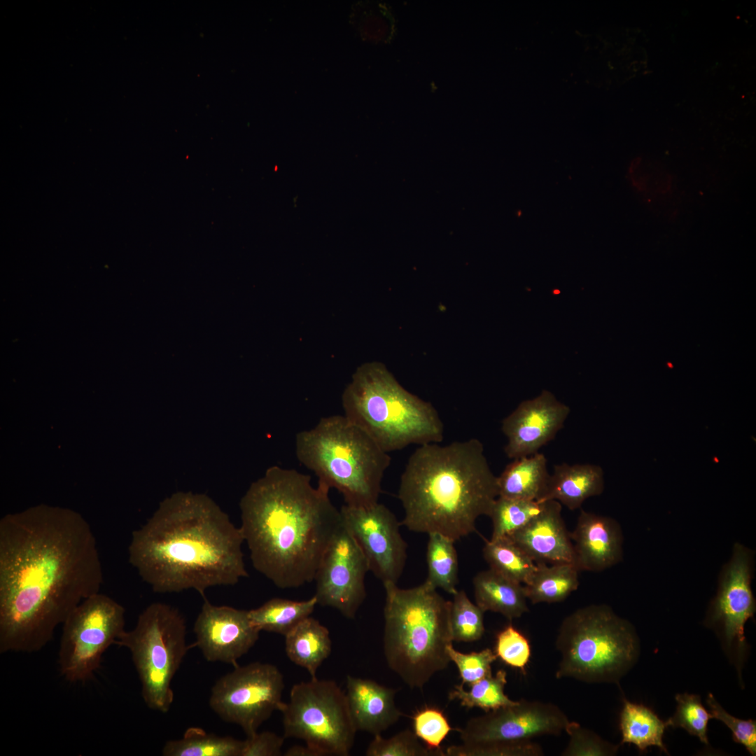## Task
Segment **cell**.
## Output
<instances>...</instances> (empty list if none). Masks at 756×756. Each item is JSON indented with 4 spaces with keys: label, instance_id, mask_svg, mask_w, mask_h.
I'll return each mask as SVG.
<instances>
[{
    "label": "cell",
    "instance_id": "ac0fdd59",
    "mask_svg": "<svg viewBox=\"0 0 756 756\" xmlns=\"http://www.w3.org/2000/svg\"><path fill=\"white\" fill-rule=\"evenodd\" d=\"M570 412L568 405L548 391L520 402L502 421L506 456L512 460L538 452L555 438Z\"/></svg>",
    "mask_w": 756,
    "mask_h": 756
},
{
    "label": "cell",
    "instance_id": "836d02e7",
    "mask_svg": "<svg viewBox=\"0 0 756 756\" xmlns=\"http://www.w3.org/2000/svg\"><path fill=\"white\" fill-rule=\"evenodd\" d=\"M453 595L451 606V626L453 641L473 642L484 633V612L474 604L463 590Z\"/></svg>",
    "mask_w": 756,
    "mask_h": 756
},
{
    "label": "cell",
    "instance_id": "44dd1931",
    "mask_svg": "<svg viewBox=\"0 0 756 756\" xmlns=\"http://www.w3.org/2000/svg\"><path fill=\"white\" fill-rule=\"evenodd\" d=\"M346 699L357 731L381 734L403 715L395 704L396 690L374 680L346 677Z\"/></svg>",
    "mask_w": 756,
    "mask_h": 756
},
{
    "label": "cell",
    "instance_id": "ffe728a7",
    "mask_svg": "<svg viewBox=\"0 0 756 756\" xmlns=\"http://www.w3.org/2000/svg\"><path fill=\"white\" fill-rule=\"evenodd\" d=\"M561 510L559 502L545 501L538 514L507 537L536 563L573 564L570 533L566 527Z\"/></svg>",
    "mask_w": 756,
    "mask_h": 756
},
{
    "label": "cell",
    "instance_id": "8d00e7d4",
    "mask_svg": "<svg viewBox=\"0 0 756 756\" xmlns=\"http://www.w3.org/2000/svg\"><path fill=\"white\" fill-rule=\"evenodd\" d=\"M368 756H442V750H433L423 746L414 732L405 729L396 735L384 738L381 734L374 735L369 744Z\"/></svg>",
    "mask_w": 756,
    "mask_h": 756
},
{
    "label": "cell",
    "instance_id": "ba28073f",
    "mask_svg": "<svg viewBox=\"0 0 756 756\" xmlns=\"http://www.w3.org/2000/svg\"><path fill=\"white\" fill-rule=\"evenodd\" d=\"M555 646L561 655L555 677L587 683L618 682L638 654L634 627L606 605L584 606L566 617Z\"/></svg>",
    "mask_w": 756,
    "mask_h": 756
},
{
    "label": "cell",
    "instance_id": "277c9868",
    "mask_svg": "<svg viewBox=\"0 0 756 756\" xmlns=\"http://www.w3.org/2000/svg\"><path fill=\"white\" fill-rule=\"evenodd\" d=\"M498 496L497 476L477 438L419 445L401 475L398 497L410 531L458 540L476 530Z\"/></svg>",
    "mask_w": 756,
    "mask_h": 756
},
{
    "label": "cell",
    "instance_id": "9a60e30c",
    "mask_svg": "<svg viewBox=\"0 0 756 756\" xmlns=\"http://www.w3.org/2000/svg\"><path fill=\"white\" fill-rule=\"evenodd\" d=\"M556 705L522 699L510 706L486 712L456 729L463 743L531 739L542 735H559L569 723Z\"/></svg>",
    "mask_w": 756,
    "mask_h": 756
},
{
    "label": "cell",
    "instance_id": "d590c367",
    "mask_svg": "<svg viewBox=\"0 0 756 756\" xmlns=\"http://www.w3.org/2000/svg\"><path fill=\"white\" fill-rule=\"evenodd\" d=\"M678 703L674 715L666 722V726L682 727L691 735L697 736L700 741L708 744L707 726L713 718L704 707L700 696L687 693L676 696Z\"/></svg>",
    "mask_w": 756,
    "mask_h": 756
},
{
    "label": "cell",
    "instance_id": "6da1fadb",
    "mask_svg": "<svg viewBox=\"0 0 756 756\" xmlns=\"http://www.w3.org/2000/svg\"><path fill=\"white\" fill-rule=\"evenodd\" d=\"M102 583L96 538L80 516L42 508L4 517L0 652L41 650Z\"/></svg>",
    "mask_w": 756,
    "mask_h": 756
},
{
    "label": "cell",
    "instance_id": "484cf974",
    "mask_svg": "<svg viewBox=\"0 0 756 756\" xmlns=\"http://www.w3.org/2000/svg\"><path fill=\"white\" fill-rule=\"evenodd\" d=\"M536 564L534 573L523 584L531 603L561 602L578 588L580 571L573 564Z\"/></svg>",
    "mask_w": 756,
    "mask_h": 756
},
{
    "label": "cell",
    "instance_id": "60d3db41",
    "mask_svg": "<svg viewBox=\"0 0 756 756\" xmlns=\"http://www.w3.org/2000/svg\"><path fill=\"white\" fill-rule=\"evenodd\" d=\"M495 653L506 664L524 671L530 659L531 648L528 639L509 624L497 635Z\"/></svg>",
    "mask_w": 756,
    "mask_h": 756
},
{
    "label": "cell",
    "instance_id": "52a82bcc",
    "mask_svg": "<svg viewBox=\"0 0 756 756\" xmlns=\"http://www.w3.org/2000/svg\"><path fill=\"white\" fill-rule=\"evenodd\" d=\"M295 453L318 482L342 493L345 505L367 507L378 503L391 457L344 415L322 418L312 429L298 433Z\"/></svg>",
    "mask_w": 756,
    "mask_h": 756
},
{
    "label": "cell",
    "instance_id": "5bb4252c",
    "mask_svg": "<svg viewBox=\"0 0 756 756\" xmlns=\"http://www.w3.org/2000/svg\"><path fill=\"white\" fill-rule=\"evenodd\" d=\"M340 511L344 526L366 559L369 570L383 584H397L405 566L407 545L395 514L379 503L367 507L344 505Z\"/></svg>",
    "mask_w": 756,
    "mask_h": 756
},
{
    "label": "cell",
    "instance_id": "30bf717a",
    "mask_svg": "<svg viewBox=\"0 0 756 756\" xmlns=\"http://www.w3.org/2000/svg\"><path fill=\"white\" fill-rule=\"evenodd\" d=\"M284 736L303 740L319 756L349 755L357 732L346 693L332 680L294 685L283 703Z\"/></svg>",
    "mask_w": 756,
    "mask_h": 756
},
{
    "label": "cell",
    "instance_id": "603a6c76",
    "mask_svg": "<svg viewBox=\"0 0 756 756\" xmlns=\"http://www.w3.org/2000/svg\"><path fill=\"white\" fill-rule=\"evenodd\" d=\"M476 604L485 612L500 613L509 620L528 612L524 585L489 568L473 578Z\"/></svg>",
    "mask_w": 756,
    "mask_h": 756
},
{
    "label": "cell",
    "instance_id": "f35d334b",
    "mask_svg": "<svg viewBox=\"0 0 756 756\" xmlns=\"http://www.w3.org/2000/svg\"><path fill=\"white\" fill-rule=\"evenodd\" d=\"M414 732L426 747L440 750V744L453 729L443 712L438 708L426 707L413 716Z\"/></svg>",
    "mask_w": 756,
    "mask_h": 756
},
{
    "label": "cell",
    "instance_id": "9c48e42d",
    "mask_svg": "<svg viewBox=\"0 0 756 756\" xmlns=\"http://www.w3.org/2000/svg\"><path fill=\"white\" fill-rule=\"evenodd\" d=\"M186 623L178 610L155 602L139 615L133 629L125 631L116 640L127 648L141 684L146 706L163 713L174 701L172 681L188 650Z\"/></svg>",
    "mask_w": 756,
    "mask_h": 756
},
{
    "label": "cell",
    "instance_id": "74e56055",
    "mask_svg": "<svg viewBox=\"0 0 756 756\" xmlns=\"http://www.w3.org/2000/svg\"><path fill=\"white\" fill-rule=\"evenodd\" d=\"M565 732L569 741L561 753L562 756H606L616 754L618 746L601 738L594 732L576 722L570 721Z\"/></svg>",
    "mask_w": 756,
    "mask_h": 756
},
{
    "label": "cell",
    "instance_id": "e575fe53",
    "mask_svg": "<svg viewBox=\"0 0 756 756\" xmlns=\"http://www.w3.org/2000/svg\"><path fill=\"white\" fill-rule=\"evenodd\" d=\"M448 756H542V747L531 739L462 743L446 749Z\"/></svg>",
    "mask_w": 756,
    "mask_h": 756
},
{
    "label": "cell",
    "instance_id": "4fadbf2b",
    "mask_svg": "<svg viewBox=\"0 0 756 756\" xmlns=\"http://www.w3.org/2000/svg\"><path fill=\"white\" fill-rule=\"evenodd\" d=\"M368 571L363 553L342 521L316 571L317 604L354 618L366 596L365 578Z\"/></svg>",
    "mask_w": 756,
    "mask_h": 756
},
{
    "label": "cell",
    "instance_id": "83f0119b",
    "mask_svg": "<svg viewBox=\"0 0 756 756\" xmlns=\"http://www.w3.org/2000/svg\"><path fill=\"white\" fill-rule=\"evenodd\" d=\"M666 727L650 708L624 700L620 718L622 744L633 743L640 752L656 746L668 753L662 740Z\"/></svg>",
    "mask_w": 756,
    "mask_h": 756
},
{
    "label": "cell",
    "instance_id": "ab89813d",
    "mask_svg": "<svg viewBox=\"0 0 756 756\" xmlns=\"http://www.w3.org/2000/svg\"><path fill=\"white\" fill-rule=\"evenodd\" d=\"M448 656L456 665L462 685L472 684L492 674L491 664L497 656L491 649L464 654L456 650L452 645L447 648Z\"/></svg>",
    "mask_w": 756,
    "mask_h": 756
},
{
    "label": "cell",
    "instance_id": "7bdbcfd3",
    "mask_svg": "<svg viewBox=\"0 0 756 756\" xmlns=\"http://www.w3.org/2000/svg\"><path fill=\"white\" fill-rule=\"evenodd\" d=\"M284 736H280L274 732H258L247 736L244 741L241 756H279L281 755V748L284 743Z\"/></svg>",
    "mask_w": 756,
    "mask_h": 756
},
{
    "label": "cell",
    "instance_id": "1f68e13d",
    "mask_svg": "<svg viewBox=\"0 0 756 756\" xmlns=\"http://www.w3.org/2000/svg\"><path fill=\"white\" fill-rule=\"evenodd\" d=\"M507 684V673L500 669L496 674L488 676L472 684L470 690H464L463 685L454 686L448 694L450 701L458 699L461 705L467 708H479L485 712L514 704L504 692Z\"/></svg>",
    "mask_w": 756,
    "mask_h": 756
},
{
    "label": "cell",
    "instance_id": "f546056e",
    "mask_svg": "<svg viewBox=\"0 0 756 756\" xmlns=\"http://www.w3.org/2000/svg\"><path fill=\"white\" fill-rule=\"evenodd\" d=\"M453 539L438 533L428 534L426 550L428 576L425 581L435 589L454 594L456 591L458 561Z\"/></svg>",
    "mask_w": 756,
    "mask_h": 756
},
{
    "label": "cell",
    "instance_id": "cb8c5ba5",
    "mask_svg": "<svg viewBox=\"0 0 756 756\" xmlns=\"http://www.w3.org/2000/svg\"><path fill=\"white\" fill-rule=\"evenodd\" d=\"M550 475L547 458L541 453L512 459L497 476L498 496L540 502Z\"/></svg>",
    "mask_w": 756,
    "mask_h": 756
},
{
    "label": "cell",
    "instance_id": "f1b7e54d",
    "mask_svg": "<svg viewBox=\"0 0 756 756\" xmlns=\"http://www.w3.org/2000/svg\"><path fill=\"white\" fill-rule=\"evenodd\" d=\"M244 741L232 736L207 733L199 727H190L183 736L165 743L164 756H241Z\"/></svg>",
    "mask_w": 756,
    "mask_h": 756
},
{
    "label": "cell",
    "instance_id": "5b68a950",
    "mask_svg": "<svg viewBox=\"0 0 756 756\" xmlns=\"http://www.w3.org/2000/svg\"><path fill=\"white\" fill-rule=\"evenodd\" d=\"M384 651L389 668L411 688H422L451 662V601L426 581L402 589L384 584Z\"/></svg>",
    "mask_w": 756,
    "mask_h": 756
},
{
    "label": "cell",
    "instance_id": "7a4b0ae2",
    "mask_svg": "<svg viewBox=\"0 0 756 756\" xmlns=\"http://www.w3.org/2000/svg\"><path fill=\"white\" fill-rule=\"evenodd\" d=\"M240 527L209 496L177 492L132 533L129 562L156 593L234 585L248 576Z\"/></svg>",
    "mask_w": 756,
    "mask_h": 756
},
{
    "label": "cell",
    "instance_id": "7c38bea8",
    "mask_svg": "<svg viewBox=\"0 0 756 756\" xmlns=\"http://www.w3.org/2000/svg\"><path fill=\"white\" fill-rule=\"evenodd\" d=\"M211 688L209 706L223 720L241 727L246 736L258 732L283 701L284 676L268 663L235 666Z\"/></svg>",
    "mask_w": 756,
    "mask_h": 756
},
{
    "label": "cell",
    "instance_id": "2e32d148",
    "mask_svg": "<svg viewBox=\"0 0 756 756\" xmlns=\"http://www.w3.org/2000/svg\"><path fill=\"white\" fill-rule=\"evenodd\" d=\"M193 627L195 645L208 662L237 666V662L255 644L260 631L248 610L216 606L204 598Z\"/></svg>",
    "mask_w": 756,
    "mask_h": 756
},
{
    "label": "cell",
    "instance_id": "4316f807",
    "mask_svg": "<svg viewBox=\"0 0 756 756\" xmlns=\"http://www.w3.org/2000/svg\"><path fill=\"white\" fill-rule=\"evenodd\" d=\"M316 604L315 596L300 601L273 598L260 607L248 610V615L260 631L273 632L285 636L310 616Z\"/></svg>",
    "mask_w": 756,
    "mask_h": 756
},
{
    "label": "cell",
    "instance_id": "3957f363",
    "mask_svg": "<svg viewBox=\"0 0 756 756\" xmlns=\"http://www.w3.org/2000/svg\"><path fill=\"white\" fill-rule=\"evenodd\" d=\"M330 488L309 475L273 466L240 501V528L253 568L280 589L314 580L321 557L342 525Z\"/></svg>",
    "mask_w": 756,
    "mask_h": 756
},
{
    "label": "cell",
    "instance_id": "8992f818",
    "mask_svg": "<svg viewBox=\"0 0 756 756\" xmlns=\"http://www.w3.org/2000/svg\"><path fill=\"white\" fill-rule=\"evenodd\" d=\"M342 401L346 418L388 453L444 438L435 407L406 390L382 363L360 365Z\"/></svg>",
    "mask_w": 756,
    "mask_h": 756
},
{
    "label": "cell",
    "instance_id": "d6986e66",
    "mask_svg": "<svg viewBox=\"0 0 756 756\" xmlns=\"http://www.w3.org/2000/svg\"><path fill=\"white\" fill-rule=\"evenodd\" d=\"M570 538L573 564L580 572L603 570L622 560V530L610 517L582 510Z\"/></svg>",
    "mask_w": 756,
    "mask_h": 756
},
{
    "label": "cell",
    "instance_id": "b9f144b4",
    "mask_svg": "<svg viewBox=\"0 0 756 756\" xmlns=\"http://www.w3.org/2000/svg\"><path fill=\"white\" fill-rule=\"evenodd\" d=\"M706 703L710 708L713 718L725 724L732 731L736 743L743 745L752 755H756V721L743 720L729 714L718 704L712 694L708 695Z\"/></svg>",
    "mask_w": 756,
    "mask_h": 756
},
{
    "label": "cell",
    "instance_id": "8fae6325",
    "mask_svg": "<svg viewBox=\"0 0 756 756\" xmlns=\"http://www.w3.org/2000/svg\"><path fill=\"white\" fill-rule=\"evenodd\" d=\"M125 612L122 605L99 592L69 614L62 624L58 651L59 670L66 680L92 678L103 654L125 631Z\"/></svg>",
    "mask_w": 756,
    "mask_h": 756
},
{
    "label": "cell",
    "instance_id": "d4e9b609",
    "mask_svg": "<svg viewBox=\"0 0 756 756\" xmlns=\"http://www.w3.org/2000/svg\"><path fill=\"white\" fill-rule=\"evenodd\" d=\"M328 629L317 620L308 617L285 636V650L288 659L306 669L312 678L331 652Z\"/></svg>",
    "mask_w": 756,
    "mask_h": 756
},
{
    "label": "cell",
    "instance_id": "e0dca14e",
    "mask_svg": "<svg viewBox=\"0 0 756 756\" xmlns=\"http://www.w3.org/2000/svg\"><path fill=\"white\" fill-rule=\"evenodd\" d=\"M751 578L750 552L736 544L722 574L710 615L711 622L720 624L725 645L729 648L736 646L743 650L746 644L744 626L755 612Z\"/></svg>",
    "mask_w": 756,
    "mask_h": 756
},
{
    "label": "cell",
    "instance_id": "4dcf8cb0",
    "mask_svg": "<svg viewBox=\"0 0 756 756\" xmlns=\"http://www.w3.org/2000/svg\"><path fill=\"white\" fill-rule=\"evenodd\" d=\"M482 553L489 568L522 584L537 568V564L507 537L486 541Z\"/></svg>",
    "mask_w": 756,
    "mask_h": 756
},
{
    "label": "cell",
    "instance_id": "d6a6232c",
    "mask_svg": "<svg viewBox=\"0 0 756 756\" xmlns=\"http://www.w3.org/2000/svg\"><path fill=\"white\" fill-rule=\"evenodd\" d=\"M544 505L545 502L498 496L488 516L493 527L491 540L507 537L518 531L538 514Z\"/></svg>",
    "mask_w": 756,
    "mask_h": 756
},
{
    "label": "cell",
    "instance_id": "ee69618b",
    "mask_svg": "<svg viewBox=\"0 0 756 756\" xmlns=\"http://www.w3.org/2000/svg\"><path fill=\"white\" fill-rule=\"evenodd\" d=\"M284 755L285 756H319L314 750L306 744L305 746L295 745L291 746Z\"/></svg>",
    "mask_w": 756,
    "mask_h": 756
},
{
    "label": "cell",
    "instance_id": "7402d4cb",
    "mask_svg": "<svg viewBox=\"0 0 756 756\" xmlns=\"http://www.w3.org/2000/svg\"><path fill=\"white\" fill-rule=\"evenodd\" d=\"M603 489V472L600 466L563 463L554 466L540 502L556 500L575 510L587 498L600 495Z\"/></svg>",
    "mask_w": 756,
    "mask_h": 756
}]
</instances>
